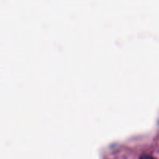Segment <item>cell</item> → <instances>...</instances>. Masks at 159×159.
<instances>
[{"instance_id":"obj_1","label":"cell","mask_w":159,"mask_h":159,"mask_svg":"<svg viewBox=\"0 0 159 159\" xmlns=\"http://www.w3.org/2000/svg\"><path fill=\"white\" fill-rule=\"evenodd\" d=\"M139 159H155V158L149 155H143L140 157Z\"/></svg>"}]
</instances>
